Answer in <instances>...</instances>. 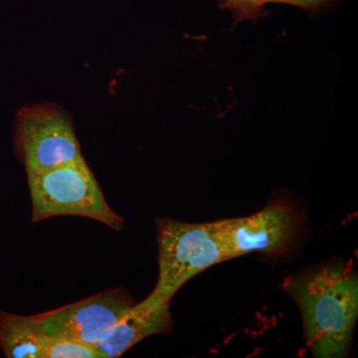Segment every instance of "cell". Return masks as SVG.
I'll return each instance as SVG.
<instances>
[{
	"mask_svg": "<svg viewBox=\"0 0 358 358\" xmlns=\"http://www.w3.org/2000/svg\"><path fill=\"white\" fill-rule=\"evenodd\" d=\"M324 1H326V0H278V2L293 4V6L303 7V8H310V7L317 6Z\"/></svg>",
	"mask_w": 358,
	"mask_h": 358,
	"instance_id": "8fae6325",
	"label": "cell"
},
{
	"mask_svg": "<svg viewBox=\"0 0 358 358\" xmlns=\"http://www.w3.org/2000/svg\"><path fill=\"white\" fill-rule=\"evenodd\" d=\"M43 358H102L94 346L74 339L49 338L44 346Z\"/></svg>",
	"mask_w": 358,
	"mask_h": 358,
	"instance_id": "9c48e42d",
	"label": "cell"
},
{
	"mask_svg": "<svg viewBox=\"0 0 358 358\" xmlns=\"http://www.w3.org/2000/svg\"><path fill=\"white\" fill-rule=\"evenodd\" d=\"M230 259L252 253H275L289 246L296 235V217L291 205L273 202L263 210L242 218L216 221Z\"/></svg>",
	"mask_w": 358,
	"mask_h": 358,
	"instance_id": "8992f818",
	"label": "cell"
},
{
	"mask_svg": "<svg viewBox=\"0 0 358 358\" xmlns=\"http://www.w3.org/2000/svg\"><path fill=\"white\" fill-rule=\"evenodd\" d=\"M219 6L233 14L235 23L256 20L266 15L265 6L278 0H217Z\"/></svg>",
	"mask_w": 358,
	"mask_h": 358,
	"instance_id": "30bf717a",
	"label": "cell"
},
{
	"mask_svg": "<svg viewBox=\"0 0 358 358\" xmlns=\"http://www.w3.org/2000/svg\"><path fill=\"white\" fill-rule=\"evenodd\" d=\"M133 305L127 289H110L31 317L49 338L74 339L95 348Z\"/></svg>",
	"mask_w": 358,
	"mask_h": 358,
	"instance_id": "5b68a950",
	"label": "cell"
},
{
	"mask_svg": "<svg viewBox=\"0 0 358 358\" xmlns=\"http://www.w3.org/2000/svg\"><path fill=\"white\" fill-rule=\"evenodd\" d=\"M47 339L31 315L0 310V348L6 357L43 358Z\"/></svg>",
	"mask_w": 358,
	"mask_h": 358,
	"instance_id": "ba28073f",
	"label": "cell"
},
{
	"mask_svg": "<svg viewBox=\"0 0 358 358\" xmlns=\"http://www.w3.org/2000/svg\"><path fill=\"white\" fill-rule=\"evenodd\" d=\"M33 222L54 216L94 219L121 231L124 219L108 204L85 159L27 173Z\"/></svg>",
	"mask_w": 358,
	"mask_h": 358,
	"instance_id": "7a4b0ae2",
	"label": "cell"
},
{
	"mask_svg": "<svg viewBox=\"0 0 358 358\" xmlns=\"http://www.w3.org/2000/svg\"><path fill=\"white\" fill-rule=\"evenodd\" d=\"M282 287L300 308L313 355L345 357L358 315L357 273L345 264H327L289 277Z\"/></svg>",
	"mask_w": 358,
	"mask_h": 358,
	"instance_id": "6da1fadb",
	"label": "cell"
},
{
	"mask_svg": "<svg viewBox=\"0 0 358 358\" xmlns=\"http://www.w3.org/2000/svg\"><path fill=\"white\" fill-rule=\"evenodd\" d=\"M14 140L27 173L84 159L72 122L57 106L20 109Z\"/></svg>",
	"mask_w": 358,
	"mask_h": 358,
	"instance_id": "277c9868",
	"label": "cell"
},
{
	"mask_svg": "<svg viewBox=\"0 0 358 358\" xmlns=\"http://www.w3.org/2000/svg\"><path fill=\"white\" fill-rule=\"evenodd\" d=\"M159 275L155 292L171 301L188 280L230 260L217 225L157 218Z\"/></svg>",
	"mask_w": 358,
	"mask_h": 358,
	"instance_id": "3957f363",
	"label": "cell"
},
{
	"mask_svg": "<svg viewBox=\"0 0 358 358\" xmlns=\"http://www.w3.org/2000/svg\"><path fill=\"white\" fill-rule=\"evenodd\" d=\"M171 301L152 292L133 305L95 345L102 358L122 357L143 339L169 331L173 324Z\"/></svg>",
	"mask_w": 358,
	"mask_h": 358,
	"instance_id": "52a82bcc",
	"label": "cell"
}]
</instances>
